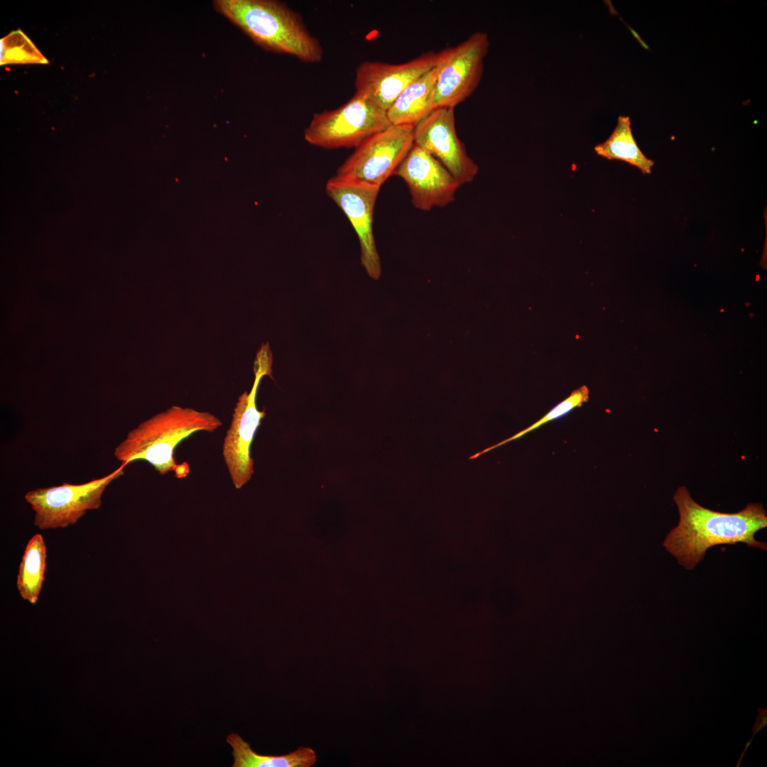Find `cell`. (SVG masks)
I'll use <instances>...</instances> for the list:
<instances>
[{
  "label": "cell",
  "mask_w": 767,
  "mask_h": 767,
  "mask_svg": "<svg viewBox=\"0 0 767 767\" xmlns=\"http://www.w3.org/2000/svg\"><path fill=\"white\" fill-rule=\"evenodd\" d=\"M413 144L414 126L391 124L355 148L335 175L381 187Z\"/></svg>",
  "instance_id": "8"
},
{
  "label": "cell",
  "mask_w": 767,
  "mask_h": 767,
  "mask_svg": "<svg viewBox=\"0 0 767 767\" xmlns=\"http://www.w3.org/2000/svg\"><path fill=\"white\" fill-rule=\"evenodd\" d=\"M490 42L486 33L477 31L455 46L437 53L436 108H455L477 87Z\"/></svg>",
  "instance_id": "7"
},
{
  "label": "cell",
  "mask_w": 767,
  "mask_h": 767,
  "mask_svg": "<svg viewBox=\"0 0 767 767\" xmlns=\"http://www.w3.org/2000/svg\"><path fill=\"white\" fill-rule=\"evenodd\" d=\"M437 53L428 51L400 64L364 61L357 68L356 93L387 111L403 90L435 67Z\"/></svg>",
  "instance_id": "11"
},
{
  "label": "cell",
  "mask_w": 767,
  "mask_h": 767,
  "mask_svg": "<svg viewBox=\"0 0 767 767\" xmlns=\"http://www.w3.org/2000/svg\"><path fill=\"white\" fill-rule=\"evenodd\" d=\"M380 187L334 176L326 184L327 195L344 212L359 238L361 262L369 276L378 279L381 268L373 234V217Z\"/></svg>",
  "instance_id": "9"
},
{
  "label": "cell",
  "mask_w": 767,
  "mask_h": 767,
  "mask_svg": "<svg viewBox=\"0 0 767 767\" xmlns=\"http://www.w3.org/2000/svg\"><path fill=\"white\" fill-rule=\"evenodd\" d=\"M222 424L221 420L211 413L173 406L129 431L116 447L114 455L126 466L134 461L143 460L160 474L173 472L176 477L183 478L190 469L186 463H177L174 457L176 446L195 433H212Z\"/></svg>",
  "instance_id": "3"
},
{
  "label": "cell",
  "mask_w": 767,
  "mask_h": 767,
  "mask_svg": "<svg viewBox=\"0 0 767 767\" xmlns=\"http://www.w3.org/2000/svg\"><path fill=\"white\" fill-rule=\"evenodd\" d=\"M758 712V714L751 728L752 736L749 740L751 742L756 734L767 725V709L759 708Z\"/></svg>",
  "instance_id": "18"
},
{
  "label": "cell",
  "mask_w": 767,
  "mask_h": 767,
  "mask_svg": "<svg viewBox=\"0 0 767 767\" xmlns=\"http://www.w3.org/2000/svg\"><path fill=\"white\" fill-rule=\"evenodd\" d=\"M226 740L233 749L232 767H310L317 761V754L310 747L300 746L281 756H263L254 751L236 733L229 734Z\"/></svg>",
  "instance_id": "14"
},
{
  "label": "cell",
  "mask_w": 767,
  "mask_h": 767,
  "mask_svg": "<svg viewBox=\"0 0 767 767\" xmlns=\"http://www.w3.org/2000/svg\"><path fill=\"white\" fill-rule=\"evenodd\" d=\"M414 143L438 160L460 185L472 182L479 171L457 136L455 108L437 107L417 124Z\"/></svg>",
  "instance_id": "10"
},
{
  "label": "cell",
  "mask_w": 767,
  "mask_h": 767,
  "mask_svg": "<svg viewBox=\"0 0 767 767\" xmlns=\"http://www.w3.org/2000/svg\"><path fill=\"white\" fill-rule=\"evenodd\" d=\"M673 498L679 522L663 545L686 570L695 567L703 560L706 551L717 545L744 543L749 547L767 549L766 543L754 537L767 527V512L763 504L750 503L734 513L716 511L696 502L685 486L678 488Z\"/></svg>",
  "instance_id": "1"
},
{
  "label": "cell",
  "mask_w": 767,
  "mask_h": 767,
  "mask_svg": "<svg viewBox=\"0 0 767 767\" xmlns=\"http://www.w3.org/2000/svg\"><path fill=\"white\" fill-rule=\"evenodd\" d=\"M394 175L406 182L413 205L423 211L452 202L460 186L438 160L415 143Z\"/></svg>",
  "instance_id": "12"
},
{
  "label": "cell",
  "mask_w": 767,
  "mask_h": 767,
  "mask_svg": "<svg viewBox=\"0 0 767 767\" xmlns=\"http://www.w3.org/2000/svg\"><path fill=\"white\" fill-rule=\"evenodd\" d=\"M46 545L36 533L28 540L19 565L16 586L21 598L32 604L38 602L46 569Z\"/></svg>",
  "instance_id": "16"
},
{
  "label": "cell",
  "mask_w": 767,
  "mask_h": 767,
  "mask_svg": "<svg viewBox=\"0 0 767 767\" xmlns=\"http://www.w3.org/2000/svg\"><path fill=\"white\" fill-rule=\"evenodd\" d=\"M273 357L268 343L263 344L256 354L254 364V381L250 392L245 391L238 398L229 428L224 438L222 455L231 479L240 489L254 474V459L251 445L265 410L256 406L259 385L264 376H271Z\"/></svg>",
  "instance_id": "5"
},
{
  "label": "cell",
  "mask_w": 767,
  "mask_h": 767,
  "mask_svg": "<svg viewBox=\"0 0 767 767\" xmlns=\"http://www.w3.org/2000/svg\"><path fill=\"white\" fill-rule=\"evenodd\" d=\"M589 396V390L587 386H582L581 387H579L578 388L574 390L569 396H567L565 399L556 405L541 418L538 420L536 422H535L528 428L521 430L514 435L500 442H498L496 445L487 447L484 450L474 455L473 456H471L469 459H475L490 450L496 449V447L508 443L512 440L521 437L527 433H529L530 432H532L533 430L540 428L545 423L558 419L565 415L575 408L580 407L582 406L583 403L588 401Z\"/></svg>",
  "instance_id": "17"
},
{
  "label": "cell",
  "mask_w": 767,
  "mask_h": 767,
  "mask_svg": "<svg viewBox=\"0 0 767 767\" xmlns=\"http://www.w3.org/2000/svg\"><path fill=\"white\" fill-rule=\"evenodd\" d=\"M435 67L409 85L387 110L391 124L415 126L436 109Z\"/></svg>",
  "instance_id": "13"
},
{
  "label": "cell",
  "mask_w": 767,
  "mask_h": 767,
  "mask_svg": "<svg viewBox=\"0 0 767 767\" xmlns=\"http://www.w3.org/2000/svg\"><path fill=\"white\" fill-rule=\"evenodd\" d=\"M214 9L265 50L308 63L323 58L320 40L301 15L277 0H215Z\"/></svg>",
  "instance_id": "2"
},
{
  "label": "cell",
  "mask_w": 767,
  "mask_h": 767,
  "mask_svg": "<svg viewBox=\"0 0 767 767\" xmlns=\"http://www.w3.org/2000/svg\"><path fill=\"white\" fill-rule=\"evenodd\" d=\"M391 125L386 111L355 92L338 108L315 113L304 131V138L325 149L355 148Z\"/></svg>",
  "instance_id": "4"
},
{
  "label": "cell",
  "mask_w": 767,
  "mask_h": 767,
  "mask_svg": "<svg viewBox=\"0 0 767 767\" xmlns=\"http://www.w3.org/2000/svg\"><path fill=\"white\" fill-rule=\"evenodd\" d=\"M595 153L609 160H619L638 168L643 174H651L654 161L647 158L639 148L632 133L630 118L619 116L617 124L609 137L596 145Z\"/></svg>",
  "instance_id": "15"
},
{
  "label": "cell",
  "mask_w": 767,
  "mask_h": 767,
  "mask_svg": "<svg viewBox=\"0 0 767 767\" xmlns=\"http://www.w3.org/2000/svg\"><path fill=\"white\" fill-rule=\"evenodd\" d=\"M125 464L101 478L74 484L38 488L25 494L35 513L34 525L41 530L66 528L76 523L88 511L102 505L107 487L124 473Z\"/></svg>",
  "instance_id": "6"
}]
</instances>
